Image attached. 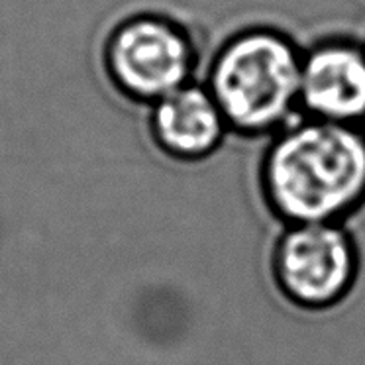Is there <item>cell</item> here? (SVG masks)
<instances>
[{
	"label": "cell",
	"mask_w": 365,
	"mask_h": 365,
	"mask_svg": "<svg viewBox=\"0 0 365 365\" xmlns=\"http://www.w3.org/2000/svg\"><path fill=\"white\" fill-rule=\"evenodd\" d=\"M359 130H361V134L365 135V120H364V122H361V124H359Z\"/></svg>",
	"instance_id": "cell-7"
},
{
	"label": "cell",
	"mask_w": 365,
	"mask_h": 365,
	"mask_svg": "<svg viewBox=\"0 0 365 365\" xmlns=\"http://www.w3.org/2000/svg\"><path fill=\"white\" fill-rule=\"evenodd\" d=\"M359 242L349 222L281 226L271 250L275 285L287 301L307 310L340 304L356 287Z\"/></svg>",
	"instance_id": "cell-4"
},
{
	"label": "cell",
	"mask_w": 365,
	"mask_h": 365,
	"mask_svg": "<svg viewBox=\"0 0 365 365\" xmlns=\"http://www.w3.org/2000/svg\"><path fill=\"white\" fill-rule=\"evenodd\" d=\"M257 195L281 226L349 222L365 208V135L357 126L301 116L271 135Z\"/></svg>",
	"instance_id": "cell-1"
},
{
	"label": "cell",
	"mask_w": 365,
	"mask_h": 365,
	"mask_svg": "<svg viewBox=\"0 0 365 365\" xmlns=\"http://www.w3.org/2000/svg\"><path fill=\"white\" fill-rule=\"evenodd\" d=\"M145 110L151 145L173 163H205L232 135L218 104L200 79L175 88Z\"/></svg>",
	"instance_id": "cell-6"
},
{
	"label": "cell",
	"mask_w": 365,
	"mask_h": 365,
	"mask_svg": "<svg viewBox=\"0 0 365 365\" xmlns=\"http://www.w3.org/2000/svg\"><path fill=\"white\" fill-rule=\"evenodd\" d=\"M101 69L122 101L148 108L197 79L200 46L191 28L173 14L135 10L104 34Z\"/></svg>",
	"instance_id": "cell-3"
},
{
	"label": "cell",
	"mask_w": 365,
	"mask_h": 365,
	"mask_svg": "<svg viewBox=\"0 0 365 365\" xmlns=\"http://www.w3.org/2000/svg\"><path fill=\"white\" fill-rule=\"evenodd\" d=\"M301 112L309 118L357 126L365 120V43L326 36L302 48Z\"/></svg>",
	"instance_id": "cell-5"
},
{
	"label": "cell",
	"mask_w": 365,
	"mask_h": 365,
	"mask_svg": "<svg viewBox=\"0 0 365 365\" xmlns=\"http://www.w3.org/2000/svg\"><path fill=\"white\" fill-rule=\"evenodd\" d=\"M302 46L275 26L226 36L208 57L202 83L232 135L269 140L301 118Z\"/></svg>",
	"instance_id": "cell-2"
}]
</instances>
